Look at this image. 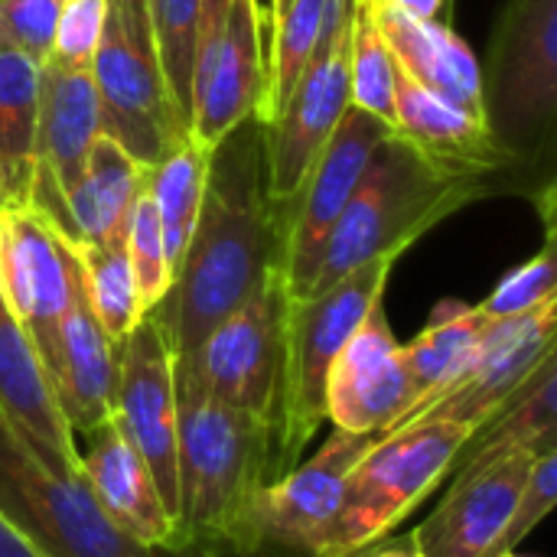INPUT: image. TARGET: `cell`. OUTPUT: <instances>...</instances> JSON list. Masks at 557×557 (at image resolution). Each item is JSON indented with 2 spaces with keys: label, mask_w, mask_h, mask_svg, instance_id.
Here are the masks:
<instances>
[{
  "label": "cell",
  "mask_w": 557,
  "mask_h": 557,
  "mask_svg": "<svg viewBox=\"0 0 557 557\" xmlns=\"http://www.w3.org/2000/svg\"><path fill=\"white\" fill-rule=\"evenodd\" d=\"M548 447H557V352L545 356L535 372L470 431L454 457L447 483L467 480L512 454H542Z\"/></svg>",
  "instance_id": "cell-25"
},
{
  "label": "cell",
  "mask_w": 557,
  "mask_h": 557,
  "mask_svg": "<svg viewBox=\"0 0 557 557\" xmlns=\"http://www.w3.org/2000/svg\"><path fill=\"white\" fill-rule=\"evenodd\" d=\"M372 16L398 69H405L414 82L444 95L447 101L483 114L480 62L450 26L418 20L385 0H372Z\"/></svg>",
  "instance_id": "cell-24"
},
{
  "label": "cell",
  "mask_w": 557,
  "mask_h": 557,
  "mask_svg": "<svg viewBox=\"0 0 557 557\" xmlns=\"http://www.w3.org/2000/svg\"><path fill=\"white\" fill-rule=\"evenodd\" d=\"M75 294V255L33 209H0V300L33 343L46 375Z\"/></svg>",
  "instance_id": "cell-13"
},
{
  "label": "cell",
  "mask_w": 557,
  "mask_h": 557,
  "mask_svg": "<svg viewBox=\"0 0 557 557\" xmlns=\"http://www.w3.org/2000/svg\"><path fill=\"white\" fill-rule=\"evenodd\" d=\"M418 20H431V23H441V26H450L454 20V0H385Z\"/></svg>",
  "instance_id": "cell-38"
},
{
  "label": "cell",
  "mask_w": 557,
  "mask_h": 557,
  "mask_svg": "<svg viewBox=\"0 0 557 557\" xmlns=\"http://www.w3.org/2000/svg\"><path fill=\"white\" fill-rule=\"evenodd\" d=\"M62 0H0V29L20 52L42 65L52 52Z\"/></svg>",
  "instance_id": "cell-36"
},
{
  "label": "cell",
  "mask_w": 557,
  "mask_h": 557,
  "mask_svg": "<svg viewBox=\"0 0 557 557\" xmlns=\"http://www.w3.org/2000/svg\"><path fill=\"white\" fill-rule=\"evenodd\" d=\"M0 209H7V189H3V180H0Z\"/></svg>",
  "instance_id": "cell-43"
},
{
  "label": "cell",
  "mask_w": 557,
  "mask_h": 557,
  "mask_svg": "<svg viewBox=\"0 0 557 557\" xmlns=\"http://www.w3.org/2000/svg\"><path fill=\"white\" fill-rule=\"evenodd\" d=\"M0 39H3V29H0Z\"/></svg>",
  "instance_id": "cell-45"
},
{
  "label": "cell",
  "mask_w": 557,
  "mask_h": 557,
  "mask_svg": "<svg viewBox=\"0 0 557 557\" xmlns=\"http://www.w3.org/2000/svg\"><path fill=\"white\" fill-rule=\"evenodd\" d=\"M375 434L333 431L323 450L268 483L238 532L235 557H320L336 519L346 473L375 444Z\"/></svg>",
  "instance_id": "cell-9"
},
{
  "label": "cell",
  "mask_w": 557,
  "mask_h": 557,
  "mask_svg": "<svg viewBox=\"0 0 557 557\" xmlns=\"http://www.w3.org/2000/svg\"><path fill=\"white\" fill-rule=\"evenodd\" d=\"M294 0H271V7L264 10L261 7V20H264V39H268V33L281 23V16L287 13V7H290Z\"/></svg>",
  "instance_id": "cell-42"
},
{
  "label": "cell",
  "mask_w": 557,
  "mask_h": 557,
  "mask_svg": "<svg viewBox=\"0 0 557 557\" xmlns=\"http://www.w3.org/2000/svg\"><path fill=\"white\" fill-rule=\"evenodd\" d=\"M470 431L450 421H418L382 434L346 473L320 557H352L392 535L447 480Z\"/></svg>",
  "instance_id": "cell-6"
},
{
  "label": "cell",
  "mask_w": 557,
  "mask_h": 557,
  "mask_svg": "<svg viewBox=\"0 0 557 557\" xmlns=\"http://www.w3.org/2000/svg\"><path fill=\"white\" fill-rule=\"evenodd\" d=\"M62 3H65V0H62Z\"/></svg>",
  "instance_id": "cell-46"
},
{
  "label": "cell",
  "mask_w": 557,
  "mask_h": 557,
  "mask_svg": "<svg viewBox=\"0 0 557 557\" xmlns=\"http://www.w3.org/2000/svg\"><path fill=\"white\" fill-rule=\"evenodd\" d=\"M52 398L72 434L88 437L95 428L114 421V382H117V343L98 326L75 264V294L59 326L55 362L49 369Z\"/></svg>",
  "instance_id": "cell-23"
},
{
  "label": "cell",
  "mask_w": 557,
  "mask_h": 557,
  "mask_svg": "<svg viewBox=\"0 0 557 557\" xmlns=\"http://www.w3.org/2000/svg\"><path fill=\"white\" fill-rule=\"evenodd\" d=\"M480 75L490 134L555 225L557 0H506Z\"/></svg>",
  "instance_id": "cell-4"
},
{
  "label": "cell",
  "mask_w": 557,
  "mask_h": 557,
  "mask_svg": "<svg viewBox=\"0 0 557 557\" xmlns=\"http://www.w3.org/2000/svg\"><path fill=\"white\" fill-rule=\"evenodd\" d=\"M206 170H209V150L199 147L193 137L180 150H173L163 163L147 170V189L157 206L163 251H166V264L173 274L183 261V251L189 245V235L202 206Z\"/></svg>",
  "instance_id": "cell-29"
},
{
  "label": "cell",
  "mask_w": 557,
  "mask_h": 557,
  "mask_svg": "<svg viewBox=\"0 0 557 557\" xmlns=\"http://www.w3.org/2000/svg\"><path fill=\"white\" fill-rule=\"evenodd\" d=\"M0 519L46 557H147L95 506L85 480H62L0 418Z\"/></svg>",
  "instance_id": "cell-7"
},
{
  "label": "cell",
  "mask_w": 557,
  "mask_h": 557,
  "mask_svg": "<svg viewBox=\"0 0 557 557\" xmlns=\"http://www.w3.org/2000/svg\"><path fill=\"white\" fill-rule=\"evenodd\" d=\"M69 251L75 255L82 290L98 326L108 333L111 343H121L144 317L124 238L108 242V245L69 248Z\"/></svg>",
  "instance_id": "cell-30"
},
{
  "label": "cell",
  "mask_w": 557,
  "mask_h": 557,
  "mask_svg": "<svg viewBox=\"0 0 557 557\" xmlns=\"http://www.w3.org/2000/svg\"><path fill=\"white\" fill-rule=\"evenodd\" d=\"M555 333L557 297L532 313L493 320L470 369L447 392H441L428 405L414 408L388 431H398V428H408L418 421H450V424H463V428L483 424L535 372V366L555 352Z\"/></svg>",
  "instance_id": "cell-16"
},
{
  "label": "cell",
  "mask_w": 557,
  "mask_h": 557,
  "mask_svg": "<svg viewBox=\"0 0 557 557\" xmlns=\"http://www.w3.org/2000/svg\"><path fill=\"white\" fill-rule=\"evenodd\" d=\"M395 134L444 166L506 176L512 183V193L525 196L522 180L516 176L509 157L493 140L483 114L467 111L447 101L444 95L424 88L398 65H395Z\"/></svg>",
  "instance_id": "cell-22"
},
{
  "label": "cell",
  "mask_w": 557,
  "mask_h": 557,
  "mask_svg": "<svg viewBox=\"0 0 557 557\" xmlns=\"http://www.w3.org/2000/svg\"><path fill=\"white\" fill-rule=\"evenodd\" d=\"M352 557H421V552L414 548V542H411V535H408V539H401V542L372 545V548H366V552H359V555Z\"/></svg>",
  "instance_id": "cell-41"
},
{
  "label": "cell",
  "mask_w": 557,
  "mask_h": 557,
  "mask_svg": "<svg viewBox=\"0 0 557 557\" xmlns=\"http://www.w3.org/2000/svg\"><path fill=\"white\" fill-rule=\"evenodd\" d=\"M398 258L369 261L320 294L290 300L284 317V366L271 424V483L290 473L326 421V382L339 349L385 297Z\"/></svg>",
  "instance_id": "cell-5"
},
{
  "label": "cell",
  "mask_w": 557,
  "mask_h": 557,
  "mask_svg": "<svg viewBox=\"0 0 557 557\" xmlns=\"http://www.w3.org/2000/svg\"><path fill=\"white\" fill-rule=\"evenodd\" d=\"M414 405V385L382 300L339 349L326 382V421L349 434L382 437Z\"/></svg>",
  "instance_id": "cell-17"
},
{
  "label": "cell",
  "mask_w": 557,
  "mask_h": 557,
  "mask_svg": "<svg viewBox=\"0 0 557 557\" xmlns=\"http://www.w3.org/2000/svg\"><path fill=\"white\" fill-rule=\"evenodd\" d=\"M232 0H202V13H199V59L215 46V39L222 36L225 16H228ZM196 59V65H199Z\"/></svg>",
  "instance_id": "cell-37"
},
{
  "label": "cell",
  "mask_w": 557,
  "mask_h": 557,
  "mask_svg": "<svg viewBox=\"0 0 557 557\" xmlns=\"http://www.w3.org/2000/svg\"><path fill=\"white\" fill-rule=\"evenodd\" d=\"M176 382L180 519L173 548L235 557L255 496L271 483V428L212 398L189 372Z\"/></svg>",
  "instance_id": "cell-3"
},
{
  "label": "cell",
  "mask_w": 557,
  "mask_h": 557,
  "mask_svg": "<svg viewBox=\"0 0 557 557\" xmlns=\"http://www.w3.org/2000/svg\"><path fill=\"white\" fill-rule=\"evenodd\" d=\"M98 137V91L88 65L46 59L39 65L36 95V183L29 206L65 242V199L78 186L88 147Z\"/></svg>",
  "instance_id": "cell-14"
},
{
  "label": "cell",
  "mask_w": 557,
  "mask_h": 557,
  "mask_svg": "<svg viewBox=\"0 0 557 557\" xmlns=\"http://www.w3.org/2000/svg\"><path fill=\"white\" fill-rule=\"evenodd\" d=\"M78 454V473L101 516L134 545H170L176 522L153 483V473L124 441L114 421L95 428Z\"/></svg>",
  "instance_id": "cell-21"
},
{
  "label": "cell",
  "mask_w": 557,
  "mask_h": 557,
  "mask_svg": "<svg viewBox=\"0 0 557 557\" xmlns=\"http://www.w3.org/2000/svg\"><path fill=\"white\" fill-rule=\"evenodd\" d=\"M349 46L352 26L326 55H313L307 62L287 104L274 117L261 121L268 199L274 212L290 206L317 153L349 108Z\"/></svg>",
  "instance_id": "cell-15"
},
{
  "label": "cell",
  "mask_w": 557,
  "mask_h": 557,
  "mask_svg": "<svg viewBox=\"0 0 557 557\" xmlns=\"http://www.w3.org/2000/svg\"><path fill=\"white\" fill-rule=\"evenodd\" d=\"M108 0H65L59 10L49 59L65 65H91L104 33Z\"/></svg>",
  "instance_id": "cell-35"
},
{
  "label": "cell",
  "mask_w": 557,
  "mask_h": 557,
  "mask_svg": "<svg viewBox=\"0 0 557 557\" xmlns=\"http://www.w3.org/2000/svg\"><path fill=\"white\" fill-rule=\"evenodd\" d=\"M153 3H157V0H108V7H114L127 23L144 26V29H150V33H153V26H150V10H153Z\"/></svg>",
  "instance_id": "cell-40"
},
{
  "label": "cell",
  "mask_w": 557,
  "mask_h": 557,
  "mask_svg": "<svg viewBox=\"0 0 557 557\" xmlns=\"http://www.w3.org/2000/svg\"><path fill=\"white\" fill-rule=\"evenodd\" d=\"M503 557H522V555H516V552H509V555H503Z\"/></svg>",
  "instance_id": "cell-44"
},
{
  "label": "cell",
  "mask_w": 557,
  "mask_h": 557,
  "mask_svg": "<svg viewBox=\"0 0 557 557\" xmlns=\"http://www.w3.org/2000/svg\"><path fill=\"white\" fill-rule=\"evenodd\" d=\"M264 20L258 0H232L222 36L199 59L193 78L189 137L212 150L235 124L264 108Z\"/></svg>",
  "instance_id": "cell-18"
},
{
  "label": "cell",
  "mask_w": 557,
  "mask_h": 557,
  "mask_svg": "<svg viewBox=\"0 0 557 557\" xmlns=\"http://www.w3.org/2000/svg\"><path fill=\"white\" fill-rule=\"evenodd\" d=\"M36 95L39 65L0 39V180L7 209L29 206L36 183Z\"/></svg>",
  "instance_id": "cell-28"
},
{
  "label": "cell",
  "mask_w": 557,
  "mask_h": 557,
  "mask_svg": "<svg viewBox=\"0 0 557 557\" xmlns=\"http://www.w3.org/2000/svg\"><path fill=\"white\" fill-rule=\"evenodd\" d=\"M349 104L395 131V59L372 16V0H356L349 46Z\"/></svg>",
  "instance_id": "cell-32"
},
{
  "label": "cell",
  "mask_w": 557,
  "mask_h": 557,
  "mask_svg": "<svg viewBox=\"0 0 557 557\" xmlns=\"http://www.w3.org/2000/svg\"><path fill=\"white\" fill-rule=\"evenodd\" d=\"M124 248H127V258H131L140 307H144V313H150L166 297V290L173 284V271L166 264L157 206H153V196L147 189V170H144V183H140V189L134 196V206H131V215H127Z\"/></svg>",
  "instance_id": "cell-33"
},
{
  "label": "cell",
  "mask_w": 557,
  "mask_h": 557,
  "mask_svg": "<svg viewBox=\"0 0 557 557\" xmlns=\"http://www.w3.org/2000/svg\"><path fill=\"white\" fill-rule=\"evenodd\" d=\"M539 454H512L447 486L441 506L411 532L421 557H493Z\"/></svg>",
  "instance_id": "cell-19"
},
{
  "label": "cell",
  "mask_w": 557,
  "mask_h": 557,
  "mask_svg": "<svg viewBox=\"0 0 557 557\" xmlns=\"http://www.w3.org/2000/svg\"><path fill=\"white\" fill-rule=\"evenodd\" d=\"M284 317L287 290L284 277L274 274L173 369L189 372L212 398L271 428L284 366Z\"/></svg>",
  "instance_id": "cell-10"
},
{
  "label": "cell",
  "mask_w": 557,
  "mask_h": 557,
  "mask_svg": "<svg viewBox=\"0 0 557 557\" xmlns=\"http://www.w3.org/2000/svg\"><path fill=\"white\" fill-rule=\"evenodd\" d=\"M392 134V127L369 111L349 104L336 131L317 153L304 186L287 209L274 212L281 232V277L290 300L310 294L323 245L339 222L346 202L352 199L372 150Z\"/></svg>",
  "instance_id": "cell-8"
},
{
  "label": "cell",
  "mask_w": 557,
  "mask_h": 557,
  "mask_svg": "<svg viewBox=\"0 0 557 557\" xmlns=\"http://www.w3.org/2000/svg\"><path fill=\"white\" fill-rule=\"evenodd\" d=\"M144 183V166L134 163L111 137L98 134L88 147L85 173L72 196L65 199L69 209V248L85 245H108L124 238L127 215L134 196Z\"/></svg>",
  "instance_id": "cell-26"
},
{
  "label": "cell",
  "mask_w": 557,
  "mask_h": 557,
  "mask_svg": "<svg viewBox=\"0 0 557 557\" xmlns=\"http://www.w3.org/2000/svg\"><path fill=\"white\" fill-rule=\"evenodd\" d=\"M557 297V261H555V225H548V238L539 255L522 261L516 271H509L496 290L480 304V310L490 320H509L539 310L542 304Z\"/></svg>",
  "instance_id": "cell-34"
},
{
  "label": "cell",
  "mask_w": 557,
  "mask_h": 557,
  "mask_svg": "<svg viewBox=\"0 0 557 557\" xmlns=\"http://www.w3.org/2000/svg\"><path fill=\"white\" fill-rule=\"evenodd\" d=\"M496 193H512V183L493 173L444 166L392 131L372 150L352 199L333 225L310 294L326 290L369 261L401 258L447 215Z\"/></svg>",
  "instance_id": "cell-2"
},
{
  "label": "cell",
  "mask_w": 557,
  "mask_h": 557,
  "mask_svg": "<svg viewBox=\"0 0 557 557\" xmlns=\"http://www.w3.org/2000/svg\"><path fill=\"white\" fill-rule=\"evenodd\" d=\"M274 274H281V232L268 199L264 124L251 114L209 150L189 245L166 297L150 310L170 339L173 362L189 359Z\"/></svg>",
  "instance_id": "cell-1"
},
{
  "label": "cell",
  "mask_w": 557,
  "mask_h": 557,
  "mask_svg": "<svg viewBox=\"0 0 557 557\" xmlns=\"http://www.w3.org/2000/svg\"><path fill=\"white\" fill-rule=\"evenodd\" d=\"M88 69L98 91V134L111 137L134 163L150 170L189 140L166 95L153 42L127 33L111 10Z\"/></svg>",
  "instance_id": "cell-11"
},
{
  "label": "cell",
  "mask_w": 557,
  "mask_h": 557,
  "mask_svg": "<svg viewBox=\"0 0 557 557\" xmlns=\"http://www.w3.org/2000/svg\"><path fill=\"white\" fill-rule=\"evenodd\" d=\"M0 557H46L39 548H33L20 532H13L3 519H0Z\"/></svg>",
  "instance_id": "cell-39"
},
{
  "label": "cell",
  "mask_w": 557,
  "mask_h": 557,
  "mask_svg": "<svg viewBox=\"0 0 557 557\" xmlns=\"http://www.w3.org/2000/svg\"><path fill=\"white\" fill-rule=\"evenodd\" d=\"M323 7L326 0H294L281 23L268 33L264 39V72H268V88H264V108L261 121L274 117L290 91L297 88L317 39H320V23H323Z\"/></svg>",
  "instance_id": "cell-31"
},
{
  "label": "cell",
  "mask_w": 557,
  "mask_h": 557,
  "mask_svg": "<svg viewBox=\"0 0 557 557\" xmlns=\"http://www.w3.org/2000/svg\"><path fill=\"white\" fill-rule=\"evenodd\" d=\"M114 424L153 473V483L176 522L180 473H176L173 349L163 326L150 313H144L140 323L117 343Z\"/></svg>",
  "instance_id": "cell-12"
},
{
  "label": "cell",
  "mask_w": 557,
  "mask_h": 557,
  "mask_svg": "<svg viewBox=\"0 0 557 557\" xmlns=\"http://www.w3.org/2000/svg\"><path fill=\"white\" fill-rule=\"evenodd\" d=\"M490 326H493V320L480 307H467L460 300H444L434 310L431 323L408 346H401V356H405V366H408V375L414 385V405L405 414H411L414 408H421L431 398H437L441 392H447L470 369Z\"/></svg>",
  "instance_id": "cell-27"
},
{
  "label": "cell",
  "mask_w": 557,
  "mask_h": 557,
  "mask_svg": "<svg viewBox=\"0 0 557 557\" xmlns=\"http://www.w3.org/2000/svg\"><path fill=\"white\" fill-rule=\"evenodd\" d=\"M0 418L13 434L42 460V467L62 480H78V450L75 434L69 431L46 369L0 300Z\"/></svg>",
  "instance_id": "cell-20"
}]
</instances>
